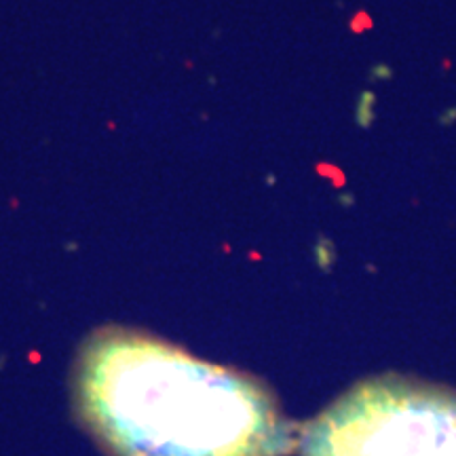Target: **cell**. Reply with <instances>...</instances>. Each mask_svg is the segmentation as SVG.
<instances>
[{
    "mask_svg": "<svg viewBox=\"0 0 456 456\" xmlns=\"http://www.w3.org/2000/svg\"><path fill=\"white\" fill-rule=\"evenodd\" d=\"M72 393L85 429L112 456H283L300 442L254 376L136 329L93 334Z\"/></svg>",
    "mask_w": 456,
    "mask_h": 456,
    "instance_id": "6da1fadb",
    "label": "cell"
},
{
    "mask_svg": "<svg viewBox=\"0 0 456 456\" xmlns=\"http://www.w3.org/2000/svg\"><path fill=\"white\" fill-rule=\"evenodd\" d=\"M374 104H376V95L372 91H361L359 99H357V108H355V123L361 129H369L374 123Z\"/></svg>",
    "mask_w": 456,
    "mask_h": 456,
    "instance_id": "3957f363",
    "label": "cell"
},
{
    "mask_svg": "<svg viewBox=\"0 0 456 456\" xmlns=\"http://www.w3.org/2000/svg\"><path fill=\"white\" fill-rule=\"evenodd\" d=\"M369 26H372V19H369L365 13H359V15H355V17L351 19V30L353 32H357V34L364 32V30L369 28Z\"/></svg>",
    "mask_w": 456,
    "mask_h": 456,
    "instance_id": "5b68a950",
    "label": "cell"
},
{
    "mask_svg": "<svg viewBox=\"0 0 456 456\" xmlns=\"http://www.w3.org/2000/svg\"><path fill=\"white\" fill-rule=\"evenodd\" d=\"M456 422V391L382 374L349 389L300 433L304 456H437Z\"/></svg>",
    "mask_w": 456,
    "mask_h": 456,
    "instance_id": "7a4b0ae2",
    "label": "cell"
},
{
    "mask_svg": "<svg viewBox=\"0 0 456 456\" xmlns=\"http://www.w3.org/2000/svg\"><path fill=\"white\" fill-rule=\"evenodd\" d=\"M393 76V70L387 66V64H378L372 68V72H369V78L372 81H387V78Z\"/></svg>",
    "mask_w": 456,
    "mask_h": 456,
    "instance_id": "8992f818",
    "label": "cell"
},
{
    "mask_svg": "<svg viewBox=\"0 0 456 456\" xmlns=\"http://www.w3.org/2000/svg\"><path fill=\"white\" fill-rule=\"evenodd\" d=\"M437 456H456V422H454V427L448 431L442 446H439Z\"/></svg>",
    "mask_w": 456,
    "mask_h": 456,
    "instance_id": "277c9868",
    "label": "cell"
},
{
    "mask_svg": "<svg viewBox=\"0 0 456 456\" xmlns=\"http://www.w3.org/2000/svg\"><path fill=\"white\" fill-rule=\"evenodd\" d=\"M437 123L442 125V127H450V125H454V123H456V106L446 108L444 112H439Z\"/></svg>",
    "mask_w": 456,
    "mask_h": 456,
    "instance_id": "52a82bcc",
    "label": "cell"
}]
</instances>
